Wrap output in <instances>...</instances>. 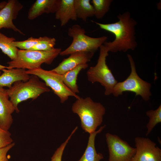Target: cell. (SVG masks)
<instances>
[{
	"instance_id": "5b68a950",
	"label": "cell",
	"mask_w": 161,
	"mask_h": 161,
	"mask_svg": "<svg viewBox=\"0 0 161 161\" xmlns=\"http://www.w3.org/2000/svg\"><path fill=\"white\" fill-rule=\"evenodd\" d=\"M85 33L84 29L79 25L75 24L70 27L68 34L72 38V42L68 48L61 51L59 55L63 56L79 52L95 53L107 39V37L105 36L91 37L86 35Z\"/></svg>"
},
{
	"instance_id": "4fadbf2b",
	"label": "cell",
	"mask_w": 161,
	"mask_h": 161,
	"mask_svg": "<svg viewBox=\"0 0 161 161\" xmlns=\"http://www.w3.org/2000/svg\"><path fill=\"white\" fill-rule=\"evenodd\" d=\"M15 108L10 100L6 89L0 88V127L8 131L13 123L12 114Z\"/></svg>"
},
{
	"instance_id": "cb8c5ba5",
	"label": "cell",
	"mask_w": 161,
	"mask_h": 161,
	"mask_svg": "<svg viewBox=\"0 0 161 161\" xmlns=\"http://www.w3.org/2000/svg\"><path fill=\"white\" fill-rule=\"evenodd\" d=\"M44 36L38 38H34L31 37L27 39L21 41H15L13 43L15 46L21 49L29 50L34 46L42 41Z\"/></svg>"
},
{
	"instance_id": "603a6c76",
	"label": "cell",
	"mask_w": 161,
	"mask_h": 161,
	"mask_svg": "<svg viewBox=\"0 0 161 161\" xmlns=\"http://www.w3.org/2000/svg\"><path fill=\"white\" fill-rule=\"evenodd\" d=\"M56 39L54 38L44 36V39L28 50L48 51L54 48Z\"/></svg>"
},
{
	"instance_id": "3957f363",
	"label": "cell",
	"mask_w": 161,
	"mask_h": 161,
	"mask_svg": "<svg viewBox=\"0 0 161 161\" xmlns=\"http://www.w3.org/2000/svg\"><path fill=\"white\" fill-rule=\"evenodd\" d=\"M37 76L32 75L26 81H18L14 83L6 91L10 100L17 113L19 112V104L30 99L35 100L41 94L50 91L45 83Z\"/></svg>"
},
{
	"instance_id": "2e32d148",
	"label": "cell",
	"mask_w": 161,
	"mask_h": 161,
	"mask_svg": "<svg viewBox=\"0 0 161 161\" xmlns=\"http://www.w3.org/2000/svg\"><path fill=\"white\" fill-rule=\"evenodd\" d=\"M55 18L59 20L62 26L66 25L70 20L76 21L74 0H59L58 6L55 13Z\"/></svg>"
},
{
	"instance_id": "ac0fdd59",
	"label": "cell",
	"mask_w": 161,
	"mask_h": 161,
	"mask_svg": "<svg viewBox=\"0 0 161 161\" xmlns=\"http://www.w3.org/2000/svg\"><path fill=\"white\" fill-rule=\"evenodd\" d=\"M88 66L87 63L81 64L62 75L64 83L72 92L76 94L79 92L77 84L78 75L82 69H86Z\"/></svg>"
},
{
	"instance_id": "44dd1931",
	"label": "cell",
	"mask_w": 161,
	"mask_h": 161,
	"mask_svg": "<svg viewBox=\"0 0 161 161\" xmlns=\"http://www.w3.org/2000/svg\"><path fill=\"white\" fill-rule=\"evenodd\" d=\"M112 0H92L91 3L93 7L94 16L98 19L103 18L108 12L112 1Z\"/></svg>"
},
{
	"instance_id": "d4e9b609",
	"label": "cell",
	"mask_w": 161,
	"mask_h": 161,
	"mask_svg": "<svg viewBox=\"0 0 161 161\" xmlns=\"http://www.w3.org/2000/svg\"><path fill=\"white\" fill-rule=\"evenodd\" d=\"M77 129L78 127L77 126L73 130L65 141L57 148L51 157L50 161H62V156L64 149L72 136Z\"/></svg>"
},
{
	"instance_id": "6da1fadb",
	"label": "cell",
	"mask_w": 161,
	"mask_h": 161,
	"mask_svg": "<svg viewBox=\"0 0 161 161\" xmlns=\"http://www.w3.org/2000/svg\"><path fill=\"white\" fill-rule=\"evenodd\" d=\"M117 21L104 24L92 21L102 29L113 34L114 39L112 41H105L103 45L108 52H127L134 50L137 44L136 41L135 26L136 21L131 17L130 13L126 12L117 16Z\"/></svg>"
},
{
	"instance_id": "7402d4cb",
	"label": "cell",
	"mask_w": 161,
	"mask_h": 161,
	"mask_svg": "<svg viewBox=\"0 0 161 161\" xmlns=\"http://www.w3.org/2000/svg\"><path fill=\"white\" fill-rule=\"evenodd\" d=\"M146 115L149 117V121L146 125L147 136L153 128L158 123L161 122V105L155 110H151L146 112Z\"/></svg>"
},
{
	"instance_id": "ba28073f",
	"label": "cell",
	"mask_w": 161,
	"mask_h": 161,
	"mask_svg": "<svg viewBox=\"0 0 161 161\" xmlns=\"http://www.w3.org/2000/svg\"><path fill=\"white\" fill-rule=\"evenodd\" d=\"M29 75H34L43 80L47 87H50L54 93L60 98L61 103L66 101L69 96H72L76 99L80 97L72 92L64 83L62 75L52 70H47L41 67L26 70Z\"/></svg>"
},
{
	"instance_id": "5bb4252c",
	"label": "cell",
	"mask_w": 161,
	"mask_h": 161,
	"mask_svg": "<svg viewBox=\"0 0 161 161\" xmlns=\"http://www.w3.org/2000/svg\"><path fill=\"white\" fill-rule=\"evenodd\" d=\"M0 75V88L11 87L15 82L18 81H26L30 78V75L26 72L25 69L14 68L4 69Z\"/></svg>"
},
{
	"instance_id": "9a60e30c",
	"label": "cell",
	"mask_w": 161,
	"mask_h": 161,
	"mask_svg": "<svg viewBox=\"0 0 161 161\" xmlns=\"http://www.w3.org/2000/svg\"><path fill=\"white\" fill-rule=\"evenodd\" d=\"M59 1V0H36L29 9L28 18L33 20L45 13H55Z\"/></svg>"
},
{
	"instance_id": "e0dca14e",
	"label": "cell",
	"mask_w": 161,
	"mask_h": 161,
	"mask_svg": "<svg viewBox=\"0 0 161 161\" xmlns=\"http://www.w3.org/2000/svg\"><path fill=\"white\" fill-rule=\"evenodd\" d=\"M104 125L97 131L90 133L86 148L80 158L77 161H100L103 158L101 153H97L95 146V140L97 134L100 133L105 128Z\"/></svg>"
},
{
	"instance_id": "83f0119b",
	"label": "cell",
	"mask_w": 161,
	"mask_h": 161,
	"mask_svg": "<svg viewBox=\"0 0 161 161\" xmlns=\"http://www.w3.org/2000/svg\"><path fill=\"white\" fill-rule=\"evenodd\" d=\"M7 1H4L0 2V9L4 7L7 3Z\"/></svg>"
},
{
	"instance_id": "f1b7e54d",
	"label": "cell",
	"mask_w": 161,
	"mask_h": 161,
	"mask_svg": "<svg viewBox=\"0 0 161 161\" xmlns=\"http://www.w3.org/2000/svg\"><path fill=\"white\" fill-rule=\"evenodd\" d=\"M4 69H7V66H3L0 64V75L1 74V71H2Z\"/></svg>"
},
{
	"instance_id": "d6986e66",
	"label": "cell",
	"mask_w": 161,
	"mask_h": 161,
	"mask_svg": "<svg viewBox=\"0 0 161 161\" xmlns=\"http://www.w3.org/2000/svg\"><path fill=\"white\" fill-rule=\"evenodd\" d=\"M90 0H74L75 9L78 18L86 21L88 17L94 16L93 7Z\"/></svg>"
},
{
	"instance_id": "8992f818",
	"label": "cell",
	"mask_w": 161,
	"mask_h": 161,
	"mask_svg": "<svg viewBox=\"0 0 161 161\" xmlns=\"http://www.w3.org/2000/svg\"><path fill=\"white\" fill-rule=\"evenodd\" d=\"M99 55L95 66L91 67L87 72L89 81L94 83L97 82L104 87L105 95L112 93L114 87L117 83L112 73L106 64L108 51L103 44L100 46Z\"/></svg>"
},
{
	"instance_id": "30bf717a",
	"label": "cell",
	"mask_w": 161,
	"mask_h": 161,
	"mask_svg": "<svg viewBox=\"0 0 161 161\" xmlns=\"http://www.w3.org/2000/svg\"><path fill=\"white\" fill-rule=\"evenodd\" d=\"M136 152L131 161H161V150L148 138L134 139Z\"/></svg>"
},
{
	"instance_id": "7a4b0ae2",
	"label": "cell",
	"mask_w": 161,
	"mask_h": 161,
	"mask_svg": "<svg viewBox=\"0 0 161 161\" xmlns=\"http://www.w3.org/2000/svg\"><path fill=\"white\" fill-rule=\"evenodd\" d=\"M72 110L79 116L83 130L89 134L96 131L101 124L106 112L105 107L101 103L94 102L89 97L77 99Z\"/></svg>"
},
{
	"instance_id": "ffe728a7",
	"label": "cell",
	"mask_w": 161,
	"mask_h": 161,
	"mask_svg": "<svg viewBox=\"0 0 161 161\" xmlns=\"http://www.w3.org/2000/svg\"><path fill=\"white\" fill-rule=\"evenodd\" d=\"M15 40V38L8 37L0 32V49L11 60L16 57L18 49L13 43Z\"/></svg>"
},
{
	"instance_id": "4316f807",
	"label": "cell",
	"mask_w": 161,
	"mask_h": 161,
	"mask_svg": "<svg viewBox=\"0 0 161 161\" xmlns=\"http://www.w3.org/2000/svg\"><path fill=\"white\" fill-rule=\"evenodd\" d=\"M15 145L14 142L0 148V161H9L7 156L8 151Z\"/></svg>"
},
{
	"instance_id": "277c9868",
	"label": "cell",
	"mask_w": 161,
	"mask_h": 161,
	"mask_svg": "<svg viewBox=\"0 0 161 161\" xmlns=\"http://www.w3.org/2000/svg\"><path fill=\"white\" fill-rule=\"evenodd\" d=\"M61 50L59 48L48 51L18 49L16 58L7 62V69L19 68L31 70L41 67L44 63L50 64Z\"/></svg>"
},
{
	"instance_id": "8fae6325",
	"label": "cell",
	"mask_w": 161,
	"mask_h": 161,
	"mask_svg": "<svg viewBox=\"0 0 161 161\" xmlns=\"http://www.w3.org/2000/svg\"><path fill=\"white\" fill-rule=\"evenodd\" d=\"M23 7L22 4L17 0H8L5 5L0 9V30L2 28L11 29L22 35H24L13 22Z\"/></svg>"
},
{
	"instance_id": "9c48e42d",
	"label": "cell",
	"mask_w": 161,
	"mask_h": 161,
	"mask_svg": "<svg viewBox=\"0 0 161 161\" xmlns=\"http://www.w3.org/2000/svg\"><path fill=\"white\" fill-rule=\"evenodd\" d=\"M109 153V161H131L136 149L117 135L107 133L105 135Z\"/></svg>"
},
{
	"instance_id": "52a82bcc",
	"label": "cell",
	"mask_w": 161,
	"mask_h": 161,
	"mask_svg": "<svg viewBox=\"0 0 161 161\" xmlns=\"http://www.w3.org/2000/svg\"><path fill=\"white\" fill-rule=\"evenodd\" d=\"M131 72L129 76L124 81L117 83L114 87L112 93L115 97L122 95L125 91L134 93L136 96H140L143 100L148 101L151 95L150 92L151 84L141 79L137 75L134 62L131 56L128 54Z\"/></svg>"
},
{
	"instance_id": "7c38bea8",
	"label": "cell",
	"mask_w": 161,
	"mask_h": 161,
	"mask_svg": "<svg viewBox=\"0 0 161 161\" xmlns=\"http://www.w3.org/2000/svg\"><path fill=\"white\" fill-rule=\"evenodd\" d=\"M94 54L85 52L73 53L68 58L64 59L57 67L51 70L58 74H63L80 64L90 61Z\"/></svg>"
},
{
	"instance_id": "484cf974",
	"label": "cell",
	"mask_w": 161,
	"mask_h": 161,
	"mask_svg": "<svg viewBox=\"0 0 161 161\" xmlns=\"http://www.w3.org/2000/svg\"><path fill=\"white\" fill-rule=\"evenodd\" d=\"M11 134L9 131L4 130L0 127V148L13 143Z\"/></svg>"
}]
</instances>
